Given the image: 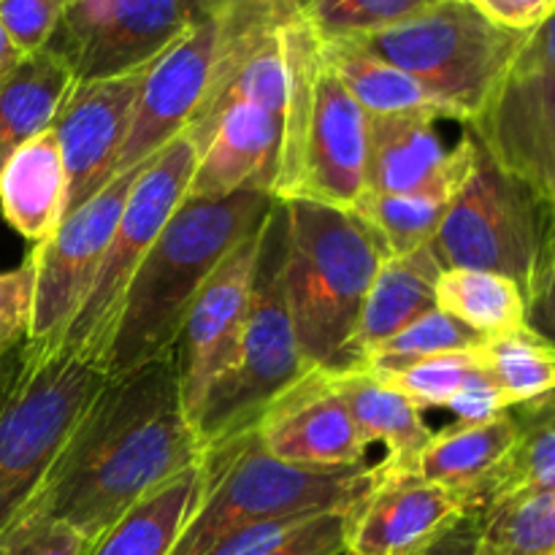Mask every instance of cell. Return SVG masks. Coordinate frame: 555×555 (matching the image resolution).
Listing matches in <instances>:
<instances>
[{
  "label": "cell",
  "instance_id": "cell-1",
  "mask_svg": "<svg viewBox=\"0 0 555 555\" xmlns=\"http://www.w3.org/2000/svg\"><path fill=\"white\" fill-rule=\"evenodd\" d=\"M201 459L177 356L168 352L106 379L20 520H57L92 545L135 502Z\"/></svg>",
  "mask_w": 555,
  "mask_h": 555
},
{
  "label": "cell",
  "instance_id": "cell-2",
  "mask_svg": "<svg viewBox=\"0 0 555 555\" xmlns=\"http://www.w3.org/2000/svg\"><path fill=\"white\" fill-rule=\"evenodd\" d=\"M274 195L238 190L220 201L184 198L135 269L103 372L108 377L168 356L182 334L190 304L228 253L263 222Z\"/></svg>",
  "mask_w": 555,
  "mask_h": 555
},
{
  "label": "cell",
  "instance_id": "cell-3",
  "mask_svg": "<svg viewBox=\"0 0 555 555\" xmlns=\"http://www.w3.org/2000/svg\"><path fill=\"white\" fill-rule=\"evenodd\" d=\"M285 130L274 198L352 209L366 190L369 114L325 63L323 43L296 3L282 22Z\"/></svg>",
  "mask_w": 555,
  "mask_h": 555
},
{
  "label": "cell",
  "instance_id": "cell-4",
  "mask_svg": "<svg viewBox=\"0 0 555 555\" xmlns=\"http://www.w3.org/2000/svg\"><path fill=\"white\" fill-rule=\"evenodd\" d=\"M108 374L57 339L0 356V540L33 502Z\"/></svg>",
  "mask_w": 555,
  "mask_h": 555
},
{
  "label": "cell",
  "instance_id": "cell-5",
  "mask_svg": "<svg viewBox=\"0 0 555 555\" xmlns=\"http://www.w3.org/2000/svg\"><path fill=\"white\" fill-rule=\"evenodd\" d=\"M285 206V287L298 347L312 369L336 372L388 255L350 209L301 198Z\"/></svg>",
  "mask_w": 555,
  "mask_h": 555
},
{
  "label": "cell",
  "instance_id": "cell-6",
  "mask_svg": "<svg viewBox=\"0 0 555 555\" xmlns=\"http://www.w3.org/2000/svg\"><path fill=\"white\" fill-rule=\"evenodd\" d=\"M198 504L168 555H204L220 537L280 518H314L350 509L372 482V466L318 469L266 453L255 431L204 450Z\"/></svg>",
  "mask_w": 555,
  "mask_h": 555
},
{
  "label": "cell",
  "instance_id": "cell-7",
  "mask_svg": "<svg viewBox=\"0 0 555 555\" xmlns=\"http://www.w3.org/2000/svg\"><path fill=\"white\" fill-rule=\"evenodd\" d=\"M347 41L410 74L450 119L469 125L509 76L526 33L496 25L466 0H439L401 25Z\"/></svg>",
  "mask_w": 555,
  "mask_h": 555
},
{
  "label": "cell",
  "instance_id": "cell-8",
  "mask_svg": "<svg viewBox=\"0 0 555 555\" xmlns=\"http://www.w3.org/2000/svg\"><path fill=\"white\" fill-rule=\"evenodd\" d=\"M285 258L287 206L282 198H274L260 225L253 298H249L236 363L211 390L195 421V434L204 450L249 431L269 410L271 401L312 369L304 361L293 328L285 287Z\"/></svg>",
  "mask_w": 555,
  "mask_h": 555
},
{
  "label": "cell",
  "instance_id": "cell-9",
  "mask_svg": "<svg viewBox=\"0 0 555 555\" xmlns=\"http://www.w3.org/2000/svg\"><path fill=\"white\" fill-rule=\"evenodd\" d=\"M553 217L555 201L499 166L475 135V160L450 198L431 249L442 269L502 274L529 301L545 263Z\"/></svg>",
  "mask_w": 555,
  "mask_h": 555
},
{
  "label": "cell",
  "instance_id": "cell-10",
  "mask_svg": "<svg viewBox=\"0 0 555 555\" xmlns=\"http://www.w3.org/2000/svg\"><path fill=\"white\" fill-rule=\"evenodd\" d=\"M195 163H198V146H195L193 135L184 130L141 166L95 282L76 312L74 323L57 339L65 350L101 372L125 291L166 222L188 198V184L193 179Z\"/></svg>",
  "mask_w": 555,
  "mask_h": 555
},
{
  "label": "cell",
  "instance_id": "cell-11",
  "mask_svg": "<svg viewBox=\"0 0 555 555\" xmlns=\"http://www.w3.org/2000/svg\"><path fill=\"white\" fill-rule=\"evenodd\" d=\"M190 22L179 0H76L47 47L74 81L112 79L155 63Z\"/></svg>",
  "mask_w": 555,
  "mask_h": 555
},
{
  "label": "cell",
  "instance_id": "cell-12",
  "mask_svg": "<svg viewBox=\"0 0 555 555\" xmlns=\"http://www.w3.org/2000/svg\"><path fill=\"white\" fill-rule=\"evenodd\" d=\"M139 168L117 173L27 255L36 276L30 339H60L85 304Z\"/></svg>",
  "mask_w": 555,
  "mask_h": 555
},
{
  "label": "cell",
  "instance_id": "cell-13",
  "mask_svg": "<svg viewBox=\"0 0 555 555\" xmlns=\"http://www.w3.org/2000/svg\"><path fill=\"white\" fill-rule=\"evenodd\" d=\"M260 225L249 236H244L222 258L215 274L204 282L195 301L190 304L182 334L173 347L182 406L193 428L209 393L236 363L238 341H242L244 320H247L249 298H253Z\"/></svg>",
  "mask_w": 555,
  "mask_h": 555
},
{
  "label": "cell",
  "instance_id": "cell-14",
  "mask_svg": "<svg viewBox=\"0 0 555 555\" xmlns=\"http://www.w3.org/2000/svg\"><path fill=\"white\" fill-rule=\"evenodd\" d=\"M225 11L228 5L215 14L195 16L188 30L146 68L114 177L144 166L152 155L188 130L209 90L225 27Z\"/></svg>",
  "mask_w": 555,
  "mask_h": 555
},
{
  "label": "cell",
  "instance_id": "cell-15",
  "mask_svg": "<svg viewBox=\"0 0 555 555\" xmlns=\"http://www.w3.org/2000/svg\"><path fill=\"white\" fill-rule=\"evenodd\" d=\"M146 68L112 79L74 81L65 95L52 130L68 173V211L79 209L114 179Z\"/></svg>",
  "mask_w": 555,
  "mask_h": 555
},
{
  "label": "cell",
  "instance_id": "cell-16",
  "mask_svg": "<svg viewBox=\"0 0 555 555\" xmlns=\"http://www.w3.org/2000/svg\"><path fill=\"white\" fill-rule=\"evenodd\" d=\"M434 122L428 114H369V193L450 204L475 160V133L464 125L459 144L444 150Z\"/></svg>",
  "mask_w": 555,
  "mask_h": 555
},
{
  "label": "cell",
  "instance_id": "cell-17",
  "mask_svg": "<svg viewBox=\"0 0 555 555\" xmlns=\"http://www.w3.org/2000/svg\"><path fill=\"white\" fill-rule=\"evenodd\" d=\"M253 431L274 459L318 469L363 466L372 448L323 369H309L276 396Z\"/></svg>",
  "mask_w": 555,
  "mask_h": 555
},
{
  "label": "cell",
  "instance_id": "cell-18",
  "mask_svg": "<svg viewBox=\"0 0 555 555\" xmlns=\"http://www.w3.org/2000/svg\"><path fill=\"white\" fill-rule=\"evenodd\" d=\"M464 504L415 469L379 461L366 493L347 509L345 545L352 555H406L464 515Z\"/></svg>",
  "mask_w": 555,
  "mask_h": 555
},
{
  "label": "cell",
  "instance_id": "cell-19",
  "mask_svg": "<svg viewBox=\"0 0 555 555\" xmlns=\"http://www.w3.org/2000/svg\"><path fill=\"white\" fill-rule=\"evenodd\" d=\"M469 128L499 166L555 201V74H509Z\"/></svg>",
  "mask_w": 555,
  "mask_h": 555
},
{
  "label": "cell",
  "instance_id": "cell-20",
  "mask_svg": "<svg viewBox=\"0 0 555 555\" xmlns=\"http://www.w3.org/2000/svg\"><path fill=\"white\" fill-rule=\"evenodd\" d=\"M285 117L253 103H233L217 117L198 152L188 198L220 201L238 190L274 193Z\"/></svg>",
  "mask_w": 555,
  "mask_h": 555
},
{
  "label": "cell",
  "instance_id": "cell-21",
  "mask_svg": "<svg viewBox=\"0 0 555 555\" xmlns=\"http://www.w3.org/2000/svg\"><path fill=\"white\" fill-rule=\"evenodd\" d=\"M439 274H442V266H439L431 244L415 249V253L385 258L377 276H374L366 304H363L356 336H352L336 372L361 369L363 358L374 347H379L390 336L415 323L417 318L437 309Z\"/></svg>",
  "mask_w": 555,
  "mask_h": 555
},
{
  "label": "cell",
  "instance_id": "cell-22",
  "mask_svg": "<svg viewBox=\"0 0 555 555\" xmlns=\"http://www.w3.org/2000/svg\"><path fill=\"white\" fill-rule=\"evenodd\" d=\"M0 211L27 242L41 244L68 215V173L54 130L22 144L0 168Z\"/></svg>",
  "mask_w": 555,
  "mask_h": 555
},
{
  "label": "cell",
  "instance_id": "cell-23",
  "mask_svg": "<svg viewBox=\"0 0 555 555\" xmlns=\"http://www.w3.org/2000/svg\"><path fill=\"white\" fill-rule=\"evenodd\" d=\"M509 410L486 423H455L434 431L431 442L417 455L415 472L423 480L453 493L466 513L475 509L488 477L496 472L515 442Z\"/></svg>",
  "mask_w": 555,
  "mask_h": 555
},
{
  "label": "cell",
  "instance_id": "cell-24",
  "mask_svg": "<svg viewBox=\"0 0 555 555\" xmlns=\"http://www.w3.org/2000/svg\"><path fill=\"white\" fill-rule=\"evenodd\" d=\"M325 374L350 410L363 439L369 444H385L388 459L383 464L415 469L417 455L434 437V428L423 421L421 406L363 369Z\"/></svg>",
  "mask_w": 555,
  "mask_h": 555
},
{
  "label": "cell",
  "instance_id": "cell-25",
  "mask_svg": "<svg viewBox=\"0 0 555 555\" xmlns=\"http://www.w3.org/2000/svg\"><path fill=\"white\" fill-rule=\"evenodd\" d=\"M204 488V464L184 469L135 502L90 545L87 555H168Z\"/></svg>",
  "mask_w": 555,
  "mask_h": 555
},
{
  "label": "cell",
  "instance_id": "cell-26",
  "mask_svg": "<svg viewBox=\"0 0 555 555\" xmlns=\"http://www.w3.org/2000/svg\"><path fill=\"white\" fill-rule=\"evenodd\" d=\"M70 87L68 65L49 47L25 54L0 76V168L22 144L52 128Z\"/></svg>",
  "mask_w": 555,
  "mask_h": 555
},
{
  "label": "cell",
  "instance_id": "cell-27",
  "mask_svg": "<svg viewBox=\"0 0 555 555\" xmlns=\"http://www.w3.org/2000/svg\"><path fill=\"white\" fill-rule=\"evenodd\" d=\"M515 442L482 486L475 509L513 493H555V390L509 406Z\"/></svg>",
  "mask_w": 555,
  "mask_h": 555
},
{
  "label": "cell",
  "instance_id": "cell-28",
  "mask_svg": "<svg viewBox=\"0 0 555 555\" xmlns=\"http://www.w3.org/2000/svg\"><path fill=\"white\" fill-rule=\"evenodd\" d=\"M323 57L341 85L350 90L366 114H428L437 119H450L448 112L396 65L374 57L356 41H320Z\"/></svg>",
  "mask_w": 555,
  "mask_h": 555
},
{
  "label": "cell",
  "instance_id": "cell-29",
  "mask_svg": "<svg viewBox=\"0 0 555 555\" xmlns=\"http://www.w3.org/2000/svg\"><path fill=\"white\" fill-rule=\"evenodd\" d=\"M437 309L486 339L513 334L526 325L524 291L491 271L442 269L437 280Z\"/></svg>",
  "mask_w": 555,
  "mask_h": 555
},
{
  "label": "cell",
  "instance_id": "cell-30",
  "mask_svg": "<svg viewBox=\"0 0 555 555\" xmlns=\"http://www.w3.org/2000/svg\"><path fill=\"white\" fill-rule=\"evenodd\" d=\"M477 515V555H555V493H513Z\"/></svg>",
  "mask_w": 555,
  "mask_h": 555
},
{
  "label": "cell",
  "instance_id": "cell-31",
  "mask_svg": "<svg viewBox=\"0 0 555 555\" xmlns=\"http://www.w3.org/2000/svg\"><path fill=\"white\" fill-rule=\"evenodd\" d=\"M480 363L496 379L509 406L555 390V347L526 325L482 341Z\"/></svg>",
  "mask_w": 555,
  "mask_h": 555
},
{
  "label": "cell",
  "instance_id": "cell-32",
  "mask_svg": "<svg viewBox=\"0 0 555 555\" xmlns=\"http://www.w3.org/2000/svg\"><path fill=\"white\" fill-rule=\"evenodd\" d=\"M350 211L361 217L363 225L383 244L385 255L393 258V255L415 253V249L431 244L442 225L448 204L417 198V195H385L363 190Z\"/></svg>",
  "mask_w": 555,
  "mask_h": 555
},
{
  "label": "cell",
  "instance_id": "cell-33",
  "mask_svg": "<svg viewBox=\"0 0 555 555\" xmlns=\"http://www.w3.org/2000/svg\"><path fill=\"white\" fill-rule=\"evenodd\" d=\"M486 341V336L475 334L459 323L455 318L444 314L442 309H431L428 314L417 318L415 323L406 325L388 341L374 347L366 358H363L361 369L369 374H388L399 372V369L410 366V363L421 361V358L439 356V352H469Z\"/></svg>",
  "mask_w": 555,
  "mask_h": 555
},
{
  "label": "cell",
  "instance_id": "cell-34",
  "mask_svg": "<svg viewBox=\"0 0 555 555\" xmlns=\"http://www.w3.org/2000/svg\"><path fill=\"white\" fill-rule=\"evenodd\" d=\"M320 41H347L388 30L423 14L439 0H293Z\"/></svg>",
  "mask_w": 555,
  "mask_h": 555
},
{
  "label": "cell",
  "instance_id": "cell-35",
  "mask_svg": "<svg viewBox=\"0 0 555 555\" xmlns=\"http://www.w3.org/2000/svg\"><path fill=\"white\" fill-rule=\"evenodd\" d=\"M480 366V347L469 352H439L421 358L399 372L374 374L393 390L415 401L421 410H444L448 401L459 393L469 372Z\"/></svg>",
  "mask_w": 555,
  "mask_h": 555
},
{
  "label": "cell",
  "instance_id": "cell-36",
  "mask_svg": "<svg viewBox=\"0 0 555 555\" xmlns=\"http://www.w3.org/2000/svg\"><path fill=\"white\" fill-rule=\"evenodd\" d=\"M63 5L57 0H0V25L16 52H41L57 30Z\"/></svg>",
  "mask_w": 555,
  "mask_h": 555
},
{
  "label": "cell",
  "instance_id": "cell-37",
  "mask_svg": "<svg viewBox=\"0 0 555 555\" xmlns=\"http://www.w3.org/2000/svg\"><path fill=\"white\" fill-rule=\"evenodd\" d=\"M33 293L36 276L30 258L20 269L0 271V356L30 339Z\"/></svg>",
  "mask_w": 555,
  "mask_h": 555
},
{
  "label": "cell",
  "instance_id": "cell-38",
  "mask_svg": "<svg viewBox=\"0 0 555 555\" xmlns=\"http://www.w3.org/2000/svg\"><path fill=\"white\" fill-rule=\"evenodd\" d=\"M90 542L57 520L25 518L0 540V555H87Z\"/></svg>",
  "mask_w": 555,
  "mask_h": 555
},
{
  "label": "cell",
  "instance_id": "cell-39",
  "mask_svg": "<svg viewBox=\"0 0 555 555\" xmlns=\"http://www.w3.org/2000/svg\"><path fill=\"white\" fill-rule=\"evenodd\" d=\"M345 524L347 509L314 515L263 555H341L347 553Z\"/></svg>",
  "mask_w": 555,
  "mask_h": 555
},
{
  "label": "cell",
  "instance_id": "cell-40",
  "mask_svg": "<svg viewBox=\"0 0 555 555\" xmlns=\"http://www.w3.org/2000/svg\"><path fill=\"white\" fill-rule=\"evenodd\" d=\"M444 410L453 412L459 423H486L504 415L509 410V401L496 385V379L480 363L475 372H469V377L464 379L459 393L448 401Z\"/></svg>",
  "mask_w": 555,
  "mask_h": 555
},
{
  "label": "cell",
  "instance_id": "cell-41",
  "mask_svg": "<svg viewBox=\"0 0 555 555\" xmlns=\"http://www.w3.org/2000/svg\"><path fill=\"white\" fill-rule=\"evenodd\" d=\"M526 328L555 347V217L545 263H542L534 291L526 301Z\"/></svg>",
  "mask_w": 555,
  "mask_h": 555
},
{
  "label": "cell",
  "instance_id": "cell-42",
  "mask_svg": "<svg viewBox=\"0 0 555 555\" xmlns=\"http://www.w3.org/2000/svg\"><path fill=\"white\" fill-rule=\"evenodd\" d=\"M477 11L509 30L529 33L555 9V0H466Z\"/></svg>",
  "mask_w": 555,
  "mask_h": 555
},
{
  "label": "cell",
  "instance_id": "cell-43",
  "mask_svg": "<svg viewBox=\"0 0 555 555\" xmlns=\"http://www.w3.org/2000/svg\"><path fill=\"white\" fill-rule=\"evenodd\" d=\"M477 537H480V515L464 513L406 555H477Z\"/></svg>",
  "mask_w": 555,
  "mask_h": 555
},
{
  "label": "cell",
  "instance_id": "cell-44",
  "mask_svg": "<svg viewBox=\"0 0 555 555\" xmlns=\"http://www.w3.org/2000/svg\"><path fill=\"white\" fill-rule=\"evenodd\" d=\"M509 74H555V9L534 30L526 33Z\"/></svg>",
  "mask_w": 555,
  "mask_h": 555
},
{
  "label": "cell",
  "instance_id": "cell-45",
  "mask_svg": "<svg viewBox=\"0 0 555 555\" xmlns=\"http://www.w3.org/2000/svg\"><path fill=\"white\" fill-rule=\"evenodd\" d=\"M179 3L184 5V11L190 14V20H195V16L215 14V11L225 9V5H231L233 0H179Z\"/></svg>",
  "mask_w": 555,
  "mask_h": 555
},
{
  "label": "cell",
  "instance_id": "cell-46",
  "mask_svg": "<svg viewBox=\"0 0 555 555\" xmlns=\"http://www.w3.org/2000/svg\"><path fill=\"white\" fill-rule=\"evenodd\" d=\"M20 60H22V54L16 52V47L9 41V36H5L3 25H0V76L9 74V70L14 68Z\"/></svg>",
  "mask_w": 555,
  "mask_h": 555
},
{
  "label": "cell",
  "instance_id": "cell-47",
  "mask_svg": "<svg viewBox=\"0 0 555 555\" xmlns=\"http://www.w3.org/2000/svg\"><path fill=\"white\" fill-rule=\"evenodd\" d=\"M57 3H60V5H63V9H65V5H70V3H76V0H57Z\"/></svg>",
  "mask_w": 555,
  "mask_h": 555
},
{
  "label": "cell",
  "instance_id": "cell-48",
  "mask_svg": "<svg viewBox=\"0 0 555 555\" xmlns=\"http://www.w3.org/2000/svg\"><path fill=\"white\" fill-rule=\"evenodd\" d=\"M341 555H352V553H341Z\"/></svg>",
  "mask_w": 555,
  "mask_h": 555
}]
</instances>
